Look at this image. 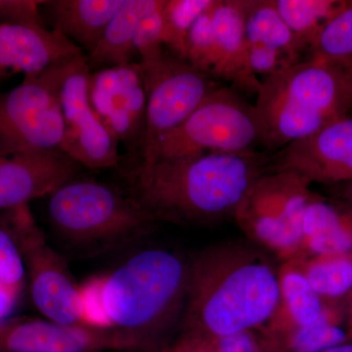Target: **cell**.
I'll list each match as a JSON object with an SVG mask.
<instances>
[{
    "label": "cell",
    "mask_w": 352,
    "mask_h": 352,
    "mask_svg": "<svg viewBox=\"0 0 352 352\" xmlns=\"http://www.w3.org/2000/svg\"><path fill=\"white\" fill-rule=\"evenodd\" d=\"M190 258L171 248L134 252L82 288L88 320L112 329L138 352H159L179 332Z\"/></svg>",
    "instance_id": "6da1fadb"
},
{
    "label": "cell",
    "mask_w": 352,
    "mask_h": 352,
    "mask_svg": "<svg viewBox=\"0 0 352 352\" xmlns=\"http://www.w3.org/2000/svg\"><path fill=\"white\" fill-rule=\"evenodd\" d=\"M270 163L256 150L157 157L126 173V192L157 223L212 224L234 217Z\"/></svg>",
    "instance_id": "7a4b0ae2"
},
{
    "label": "cell",
    "mask_w": 352,
    "mask_h": 352,
    "mask_svg": "<svg viewBox=\"0 0 352 352\" xmlns=\"http://www.w3.org/2000/svg\"><path fill=\"white\" fill-rule=\"evenodd\" d=\"M281 300L279 275L258 245L242 241L212 245L190 258L178 333L254 332L275 316Z\"/></svg>",
    "instance_id": "3957f363"
},
{
    "label": "cell",
    "mask_w": 352,
    "mask_h": 352,
    "mask_svg": "<svg viewBox=\"0 0 352 352\" xmlns=\"http://www.w3.org/2000/svg\"><path fill=\"white\" fill-rule=\"evenodd\" d=\"M261 145L280 150L352 113V69L310 55L261 80Z\"/></svg>",
    "instance_id": "277c9868"
},
{
    "label": "cell",
    "mask_w": 352,
    "mask_h": 352,
    "mask_svg": "<svg viewBox=\"0 0 352 352\" xmlns=\"http://www.w3.org/2000/svg\"><path fill=\"white\" fill-rule=\"evenodd\" d=\"M47 212L57 235L71 247L88 252L142 239L157 226L126 191L78 177L48 196Z\"/></svg>",
    "instance_id": "5b68a950"
},
{
    "label": "cell",
    "mask_w": 352,
    "mask_h": 352,
    "mask_svg": "<svg viewBox=\"0 0 352 352\" xmlns=\"http://www.w3.org/2000/svg\"><path fill=\"white\" fill-rule=\"evenodd\" d=\"M311 183L293 171H270L252 184L234 214L254 245L280 258L298 259L305 252L303 222Z\"/></svg>",
    "instance_id": "8992f818"
},
{
    "label": "cell",
    "mask_w": 352,
    "mask_h": 352,
    "mask_svg": "<svg viewBox=\"0 0 352 352\" xmlns=\"http://www.w3.org/2000/svg\"><path fill=\"white\" fill-rule=\"evenodd\" d=\"M261 145V129L254 106L235 88L219 87L177 129L164 136L151 159L206 152L254 151Z\"/></svg>",
    "instance_id": "52a82bcc"
},
{
    "label": "cell",
    "mask_w": 352,
    "mask_h": 352,
    "mask_svg": "<svg viewBox=\"0 0 352 352\" xmlns=\"http://www.w3.org/2000/svg\"><path fill=\"white\" fill-rule=\"evenodd\" d=\"M58 68L25 76L18 87L0 94V155L61 151L65 126Z\"/></svg>",
    "instance_id": "ba28073f"
},
{
    "label": "cell",
    "mask_w": 352,
    "mask_h": 352,
    "mask_svg": "<svg viewBox=\"0 0 352 352\" xmlns=\"http://www.w3.org/2000/svg\"><path fill=\"white\" fill-rule=\"evenodd\" d=\"M4 212L22 252L36 309L60 325L91 324L82 289L76 286L62 256L46 243L29 206Z\"/></svg>",
    "instance_id": "9c48e42d"
},
{
    "label": "cell",
    "mask_w": 352,
    "mask_h": 352,
    "mask_svg": "<svg viewBox=\"0 0 352 352\" xmlns=\"http://www.w3.org/2000/svg\"><path fill=\"white\" fill-rule=\"evenodd\" d=\"M144 73L147 112L140 162L151 159L160 141L177 129L208 95L219 87L214 78L166 50L140 63Z\"/></svg>",
    "instance_id": "30bf717a"
},
{
    "label": "cell",
    "mask_w": 352,
    "mask_h": 352,
    "mask_svg": "<svg viewBox=\"0 0 352 352\" xmlns=\"http://www.w3.org/2000/svg\"><path fill=\"white\" fill-rule=\"evenodd\" d=\"M90 76L85 53L58 68V95L65 126L61 151L82 168L108 170L119 166L120 144L92 107Z\"/></svg>",
    "instance_id": "8fae6325"
},
{
    "label": "cell",
    "mask_w": 352,
    "mask_h": 352,
    "mask_svg": "<svg viewBox=\"0 0 352 352\" xmlns=\"http://www.w3.org/2000/svg\"><path fill=\"white\" fill-rule=\"evenodd\" d=\"M90 101L102 124L129 151L142 154L147 94L139 62L91 72Z\"/></svg>",
    "instance_id": "7c38bea8"
},
{
    "label": "cell",
    "mask_w": 352,
    "mask_h": 352,
    "mask_svg": "<svg viewBox=\"0 0 352 352\" xmlns=\"http://www.w3.org/2000/svg\"><path fill=\"white\" fill-rule=\"evenodd\" d=\"M293 171L310 183L352 182V115L270 155V171Z\"/></svg>",
    "instance_id": "4fadbf2b"
},
{
    "label": "cell",
    "mask_w": 352,
    "mask_h": 352,
    "mask_svg": "<svg viewBox=\"0 0 352 352\" xmlns=\"http://www.w3.org/2000/svg\"><path fill=\"white\" fill-rule=\"evenodd\" d=\"M136 352L131 342L112 329L96 325L65 326L41 319L0 323V352Z\"/></svg>",
    "instance_id": "5bb4252c"
},
{
    "label": "cell",
    "mask_w": 352,
    "mask_h": 352,
    "mask_svg": "<svg viewBox=\"0 0 352 352\" xmlns=\"http://www.w3.org/2000/svg\"><path fill=\"white\" fill-rule=\"evenodd\" d=\"M82 53L63 34L46 29L43 19L0 24V78L18 73L39 75Z\"/></svg>",
    "instance_id": "9a60e30c"
},
{
    "label": "cell",
    "mask_w": 352,
    "mask_h": 352,
    "mask_svg": "<svg viewBox=\"0 0 352 352\" xmlns=\"http://www.w3.org/2000/svg\"><path fill=\"white\" fill-rule=\"evenodd\" d=\"M82 166L62 151L0 155V212L50 196L78 177Z\"/></svg>",
    "instance_id": "2e32d148"
},
{
    "label": "cell",
    "mask_w": 352,
    "mask_h": 352,
    "mask_svg": "<svg viewBox=\"0 0 352 352\" xmlns=\"http://www.w3.org/2000/svg\"><path fill=\"white\" fill-rule=\"evenodd\" d=\"M245 29L250 69L256 76L265 78L308 57L273 0H245Z\"/></svg>",
    "instance_id": "e0dca14e"
},
{
    "label": "cell",
    "mask_w": 352,
    "mask_h": 352,
    "mask_svg": "<svg viewBox=\"0 0 352 352\" xmlns=\"http://www.w3.org/2000/svg\"><path fill=\"white\" fill-rule=\"evenodd\" d=\"M210 13L219 59L215 80L230 82L240 91L258 94L261 80L249 64L245 0H214Z\"/></svg>",
    "instance_id": "ac0fdd59"
},
{
    "label": "cell",
    "mask_w": 352,
    "mask_h": 352,
    "mask_svg": "<svg viewBox=\"0 0 352 352\" xmlns=\"http://www.w3.org/2000/svg\"><path fill=\"white\" fill-rule=\"evenodd\" d=\"M124 0H51L41 1L53 31L63 34L87 54L94 50L113 16Z\"/></svg>",
    "instance_id": "d6986e66"
},
{
    "label": "cell",
    "mask_w": 352,
    "mask_h": 352,
    "mask_svg": "<svg viewBox=\"0 0 352 352\" xmlns=\"http://www.w3.org/2000/svg\"><path fill=\"white\" fill-rule=\"evenodd\" d=\"M305 251L324 258L352 252V212L312 194L303 222Z\"/></svg>",
    "instance_id": "ffe728a7"
},
{
    "label": "cell",
    "mask_w": 352,
    "mask_h": 352,
    "mask_svg": "<svg viewBox=\"0 0 352 352\" xmlns=\"http://www.w3.org/2000/svg\"><path fill=\"white\" fill-rule=\"evenodd\" d=\"M153 0H124L113 16L96 47L87 56L91 72L132 63L139 24Z\"/></svg>",
    "instance_id": "44dd1931"
},
{
    "label": "cell",
    "mask_w": 352,
    "mask_h": 352,
    "mask_svg": "<svg viewBox=\"0 0 352 352\" xmlns=\"http://www.w3.org/2000/svg\"><path fill=\"white\" fill-rule=\"evenodd\" d=\"M275 8L295 34L308 56L325 25L346 1L344 0H273Z\"/></svg>",
    "instance_id": "7402d4cb"
},
{
    "label": "cell",
    "mask_w": 352,
    "mask_h": 352,
    "mask_svg": "<svg viewBox=\"0 0 352 352\" xmlns=\"http://www.w3.org/2000/svg\"><path fill=\"white\" fill-rule=\"evenodd\" d=\"M214 0H164V44L171 54L186 60L192 27Z\"/></svg>",
    "instance_id": "603a6c76"
},
{
    "label": "cell",
    "mask_w": 352,
    "mask_h": 352,
    "mask_svg": "<svg viewBox=\"0 0 352 352\" xmlns=\"http://www.w3.org/2000/svg\"><path fill=\"white\" fill-rule=\"evenodd\" d=\"M280 288L294 323L292 330L310 325L320 317L324 310L320 296L310 286L305 273L289 268L280 277Z\"/></svg>",
    "instance_id": "cb8c5ba5"
},
{
    "label": "cell",
    "mask_w": 352,
    "mask_h": 352,
    "mask_svg": "<svg viewBox=\"0 0 352 352\" xmlns=\"http://www.w3.org/2000/svg\"><path fill=\"white\" fill-rule=\"evenodd\" d=\"M310 55L352 69V1H346L324 28Z\"/></svg>",
    "instance_id": "d4e9b609"
},
{
    "label": "cell",
    "mask_w": 352,
    "mask_h": 352,
    "mask_svg": "<svg viewBox=\"0 0 352 352\" xmlns=\"http://www.w3.org/2000/svg\"><path fill=\"white\" fill-rule=\"evenodd\" d=\"M347 340L344 329L331 323L327 312L323 310L314 323L305 327L294 329L287 333L284 342L272 351L277 352H322L340 346Z\"/></svg>",
    "instance_id": "484cf974"
},
{
    "label": "cell",
    "mask_w": 352,
    "mask_h": 352,
    "mask_svg": "<svg viewBox=\"0 0 352 352\" xmlns=\"http://www.w3.org/2000/svg\"><path fill=\"white\" fill-rule=\"evenodd\" d=\"M263 347L254 332L232 336L178 333L159 352H256Z\"/></svg>",
    "instance_id": "4316f807"
},
{
    "label": "cell",
    "mask_w": 352,
    "mask_h": 352,
    "mask_svg": "<svg viewBox=\"0 0 352 352\" xmlns=\"http://www.w3.org/2000/svg\"><path fill=\"white\" fill-rule=\"evenodd\" d=\"M303 273L310 286L320 296L337 298L352 288V258L349 256L315 261Z\"/></svg>",
    "instance_id": "83f0119b"
},
{
    "label": "cell",
    "mask_w": 352,
    "mask_h": 352,
    "mask_svg": "<svg viewBox=\"0 0 352 352\" xmlns=\"http://www.w3.org/2000/svg\"><path fill=\"white\" fill-rule=\"evenodd\" d=\"M25 279L24 258L3 212L0 217V288L16 300L24 288Z\"/></svg>",
    "instance_id": "f1b7e54d"
},
{
    "label": "cell",
    "mask_w": 352,
    "mask_h": 352,
    "mask_svg": "<svg viewBox=\"0 0 352 352\" xmlns=\"http://www.w3.org/2000/svg\"><path fill=\"white\" fill-rule=\"evenodd\" d=\"M210 7L205 13L201 14L190 31L186 61L194 68L215 80L219 59Z\"/></svg>",
    "instance_id": "f546056e"
},
{
    "label": "cell",
    "mask_w": 352,
    "mask_h": 352,
    "mask_svg": "<svg viewBox=\"0 0 352 352\" xmlns=\"http://www.w3.org/2000/svg\"><path fill=\"white\" fill-rule=\"evenodd\" d=\"M164 0H153L136 32L134 46L140 56L139 63H148L161 57L166 50L164 44Z\"/></svg>",
    "instance_id": "4dcf8cb0"
},
{
    "label": "cell",
    "mask_w": 352,
    "mask_h": 352,
    "mask_svg": "<svg viewBox=\"0 0 352 352\" xmlns=\"http://www.w3.org/2000/svg\"><path fill=\"white\" fill-rule=\"evenodd\" d=\"M14 302L15 300L7 295L3 289L0 288V323H1L2 318L7 314V311H8L9 308H10Z\"/></svg>",
    "instance_id": "1f68e13d"
},
{
    "label": "cell",
    "mask_w": 352,
    "mask_h": 352,
    "mask_svg": "<svg viewBox=\"0 0 352 352\" xmlns=\"http://www.w3.org/2000/svg\"><path fill=\"white\" fill-rule=\"evenodd\" d=\"M322 352H352V344L344 342V344H340V346L331 347L327 351Z\"/></svg>",
    "instance_id": "d6a6232c"
},
{
    "label": "cell",
    "mask_w": 352,
    "mask_h": 352,
    "mask_svg": "<svg viewBox=\"0 0 352 352\" xmlns=\"http://www.w3.org/2000/svg\"><path fill=\"white\" fill-rule=\"evenodd\" d=\"M346 201V207L349 208V210H351L352 212V182H351V184H349V188H347Z\"/></svg>",
    "instance_id": "836d02e7"
},
{
    "label": "cell",
    "mask_w": 352,
    "mask_h": 352,
    "mask_svg": "<svg viewBox=\"0 0 352 352\" xmlns=\"http://www.w3.org/2000/svg\"><path fill=\"white\" fill-rule=\"evenodd\" d=\"M256 352H277L274 351H271V349H265V347H263V349H259V351Z\"/></svg>",
    "instance_id": "e575fe53"
},
{
    "label": "cell",
    "mask_w": 352,
    "mask_h": 352,
    "mask_svg": "<svg viewBox=\"0 0 352 352\" xmlns=\"http://www.w3.org/2000/svg\"><path fill=\"white\" fill-rule=\"evenodd\" d=\"M2 2H3V1H0V12H1Z\"/></svg>",
    "instance_id": "d590c367"
},
{
    "label": "cell",
    "mask_w": 352,
    "mask_h": 352,
    "mask_svg": "<svg viewBox=\"0 0 352 352\" xmlns=\"http://www.w3.org/2000/svg\"><path fill=\"white\" fill-rule=\"evenodd\" d=\"M351 115H352V113H351Z\"/></svg>",
    "instance_id": "8d00e7d4"
}]
</instances>
